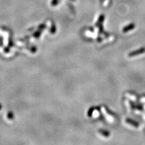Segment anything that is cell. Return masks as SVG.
<instances>
[{
  "label": "cell",
  "mask_w": 145,
  "mask_h": 145,
  "mask_svg": "<svg viewBox=\"0 0 145 145\" xmlns=\"http://www.w3.org/2000/svg\"><path fill=\"white\" fill-rule=\"evenodd\" d=\"M104 19H105V15H104L103 14H102V15H100V16H99L97 22H96V27H99V33H102L103 31V28L102 23L104 21Z\"/></svg>",
  "instance_id": "obj_1"
},
{
  "label": "cell",
  "mask_w": 145,
  "mask_h": 145,
  "mask_svg": "<svg viewBox=\"0 0 145 145\" xmlns=\"http://www.w3.org/2000/svg\"><path fill=\"white\" fill-rule=\"evenodd\" d=\"M144 52H145V47H142L140 48V49L137 50L133 51L132 52H130L128 54V56L129 57L136 56H138L140 55V54L144 53Z\"/></svg>",
  "instance_id": "obj_2"
},
{
  "label": "cell",
  "mask_w": 145,
  "mask_h": 145,
  "mask_svg": "<svg viewBox=\"0 0 145 145\" xmlns=\"http://www.w3.org/2000/svg\"><path fill=\"white\" fill-rule=\"evenodd\" d=\"M135 25L134 23L129 24V25H126V26L123 27V33H126V32H128V31H131V30L134 29V28H135Z\"/></svg>",
  "instance_id": "obj_3"
},
{
  "label": "cell",
  "mask_w": 145,
  "mask_h": 145,
  "mask_svg": "<svg viewBox=\"0 0 145 145\" xmlns=\"http://www.w3.org/2000/svg\"><path fill=\"white\" fill-rule=\"evenodd\" d=\"M126 122L127 123L129 124V125H131L132 126L135 127V128H138L139 126V124L138 122H135V121H134L131 119H129V118H127L126 119Z\"/></svg>",
  "instance_id": "obj_4"
},
{
  "label": "cell",
  "mask_w": 145,
  "mask_h": 145,
  "mask_svg": "<svg viewBox=\"0 0 145 145\" xmlns=\"http://www.w3.org/2000/svg\"><path fill=\"white\" fill-rule=\"evenodd\" d=\"M99 132L100 134H102L103 136H104V137H110V132L108 131H106V130L105 129H99Z\"/></svg>",
  "instance_id": "obj_5"
},
{
  "label": "cell",
  "mask_w": 145,
  "mask_h": 145,
  "mask_svg": "<svg viewBox=\"0 0 145 145\" xmlns=\"http://www.w3.org/2000/svg\"><path fill=\"white\" fill-rule=\"evenodd\" d=\"M94 108H90V109H89V110H88V113H87V114H88V117H91V116H92V114H93V112L94 111Z\"/></svg>",
  "instance_id": "obj_6"
},
{
  "label": "cell",
  "mask_w": 145,
  "mask_h": 145,
  "mask_svg": "<svg viewBox=\"0 0 145 145\" xmlns=\"http://www.w3.org/2000/svg\"><path fill=\"white\" fill-rule=\"evenodd\" d=\"M59 2V0H53L51 2V4H52V6H56Z\"/></svg>",
  "instance_id": "obj_7"
},
{
  "label": "cell",
  "mask_w": 145,
  "mask_h": 145,
  "mask_svg": "<svg viewBox=\"0 0 145 145\" xmlns=\"http://www.w3.org/2000/svg\"><path fill=\"white\" fill-rule=\"evenodd\" d=\"M7 117L10 119H12L13 118V113H11V112H9L8 113V115H7Z\"/></svg>",
  "instance_id": "obj_8"
},
{
  "label": "cell",
  "mask_w": 145,
  "mask_h": 145,
  "mask_svg": "<svg viewBox=\"0 0 145 145\" xmlns=\"http://www.w3.org/2000/svg\"><path fill=\"white\" fill-rule=\"evenodd\" d=\"M135 108L137 109V110H143V107H142V106L140 105H135Z\"/></svg>",
  "instance_id": "obj_9"
},
{
  "label": "cell",
  "mask_w": 145,
  "mask_h": 145,
  "mask_svg": "<svg viewBox=\"0 0 145 145\" xmlns=\"http://www.w3.org/2000/svg\"><path fill=\"white\" fill-rule=\"evenodd\" d=\"M40 34L41 31H37V32H36L34 34H33V36H34V37H38V36H40Z\"/></svg>",
  "instance_id": "obj_10"
},
{
  "label": "cell",
  "mask_w": 145,
  "mask_h": 145,
  "mask_svg": "<svg viewBox=\"0 0 145 145\" xmlns=\"http://www.w3.org/2000/svg\"><path fill=\"white\" fill-rule=\"evenodd\" d=\"M1 108H2V107H1V105H0V110H1Z\"/></svg>",
  "instance_id": "obj_11"
},
{
  "label": "cell",
  "mask_w": 145,
  "mask_h": 145,
  "mask_svg": "<svg viewBox=\"0 0 145 145\" xmlns=\"http://www.w3.org/2000/svg\"><path fill=\"white\" fill-rule=\"evenodd\" d=\"M73 1H75V0H73Z\"/></svg>",
  "instance_id": "obj_12"
}]
</instances>
